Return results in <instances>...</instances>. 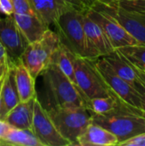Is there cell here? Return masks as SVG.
Instances as JSON below:
<instances>
[{"label":"cell","instance_id":"obj_1","mask_svg":"<svg viewBox=\"0 0 145 146\" xmlns=\"http://www.w3.org/2000/svg\"><path fill=\"white\" fill-rule=\"evenodd\" d=\"M46 97L45 109L56 107H85L88 109V100L57 67L50 62L42 72Z\"/></svg>","mask_w":145,"mask_h":146},{"label":"cell","instance_id":"obj_2","mask_svg":"<svg viewBox=\"0 0 145 146\" xmlns=\"http://www.w3.org/2000/svg\"><path fill=\"white\" fill-rule=\"evenodd\" d=\"M83 12L75 9L66 11L54 25L60 42L75 56L96 60L101 56L91 43L82 23Z\"/></svg>","mask_w":145,"mask_h":146},{"label":"cell","instance_id":"obj_3","mask_svg":"<svg viewBox=\"0 0 145 146\" xmlns=\"http://www.w3.org/2000/svg\"><path fill=\"white\" fill-rule=\"evenodd\" d=\"M91 122L114 133L119 143L145 132L144 116L133 112L122 102L110 112L103 115H91Z\"/></svg>","mask_w":145,"mask_h":146},{"label":"cell","instance_id":"obj_4","mask_svg":"<svg viewBox=\"0 0 145 146\" xmlns=\"http://www.w3.org/2000/svg\"><path fill=\"white\" fill-rule=\"evenodd\" d=\"M46 110L58 132L71 145H78L79 135L91 123L90 110L85 107H56Z\"/></svg>","mask_w":145,"mask_h":146},{"label":"cell","instance_id":"obj_5","mask_svg":"<svg viewBox=\"0 0 145 146\" xmlns=\"http://www.w3.org/2000/svg\"><path fill=\"white\" fill-rule=\"evenodd\" d=\"M59 44L57 33L48 28L38 40L26 45L21 60L35 80L50 63L51 56Z\"/></svg>","mask_w":145,"mask_h":146},{"label":"cell","instance_id":"obj_6","mask_svg":"<svg viewBox=\"0 0 145 146\" xmlns=\"http://www.w3.org/2000/svg\"><path fill=\"white\" fill-rule=\"evenodd\" d=\"M72 60L77 86L88 101L94 98L108 97L112 93L96 68L94 60L80 57L73 53Z\"/></svg>","mask_w":145,"mask_h":146},{"label":"cell","instance_id":"obj_7","mask_svg":"<svg viewBox=\"0 0 145 146\" xmlns=\"http://www.w3.org/2000/svg\"><path fill=\"white\" fill-rule=\"evenodd\" d=\"M94 62L111 92H113L120 100L133 112L144 115L140 99L134 86L117 75L103 56L94 60Z\"/></svg>","mask_w":145,"mask_h":146},{"label":"cell","instance_id":"obj_8","mask_svg":"<svg viewBox=\"0 0 145 146\" xmlns=\"http://www.w3.org/2000/svg\"><path fill=\"white\" fill-rule=\"evenodd\" d=\"M91 7L110 15L139 44L145 45V13L126 9L117 3H94Z\"/></svg>","mask_w":145,"mask_h":146},{"label":"cell","instance_id":"obj_9","mask_svg":"<svg viewBox=\"0 0 145 146\" xmlns=\"http://www.w3.org/2000/svg\"><path fill=\"white\" fill-rule=\"evenodd\" d=\"M32 131L43 146H70L68 141L56 129L46 109L38 99H34Z\"/></svg>","mask_w":145,"mask_h":146},{"label":"cell","instance_id":"obj_10","mask_svg":"<svg viewBox=\"0 0 145 146\" xmlns=\"http://www.w3.org/2000/svg\"><path fill=\"white\" fill-rule=\"evenodd\" d=\"M85 14L102 27L115 50L124 46L141 44L132 36H131L114 17L108 13L91 7L85 12Z\"/></svg>","mask_w":145,"mask_h":146},{"label":"cell","instance_id":"obj_11","mask_svg":"<svg viewBox=\"0 0 145 146\" xmlns=\"http://www.w3.org/2000/svg\"><path fill=\"white\" fill-rule=\"evenodd\" d=\"M0 42L11 62L21 59L28 43L16 25L13 15L0 17Z\"/></svg>","mask_w":145,"mask_h":146},{"label":"cell","instance_id":"obj_12","mask_svg":"<svg viewBox=\"0 0 145 146\" xmlns=\"http://www.w3.org/2000/svg\"><path fill=\"white\" fill-rule=\"evenodd\" d=\"M28 1L35 15L38 16L48 27L54 26L66 11L73 8L64 0Z\"/></svg>","mask_w":145,"mask_h":146},{"label":"cell","instance_id":"obj_13","mask_svg":"<svg viewBox=\"0 0 145 146\" xmlns=\"http://www.w3.org/2000/svg\"><path fill=\"white\" fill-rule=\"evenodd\" d=\"M118 144L119 140L114 133L92 122L78 139L79 146H115Z\"/></svg>","mask_w":145,"mask_h":146},{"label":"cell","instance_id":"obj_14","mask_svg":"<svg viewBox=\"0 0 145 146\" xmlns=\"http://www.w3.org/2000/svg\"><path fill=\"white\" fill-rule=\"evenodd\" d=\"M20 98L17 92V87L15 79V70L13 62H9L8 64L4 81L1 92L0 104V119L4 120L6 115L20 103Z\"/></svg>","mask_w":145,"mask_h":146},{"label":"cell","instance_id":"obj_15","mask_svg":"<svg viewBox=\"0 0 145 146\" xmlns=\"http://www.w3.org/2000/svg\"><path fill=\"white\" fill-rule=\"evenodd\" d=\"M82 23L87 38L101 56H106L115 50L102 27L91 20L85 12L82 14Z\"/></svg>","mask_w":145,"mask_h":146},{"label":"cell","instance_id":"obj_16","mask_svg":"<svg viewBox=\"0 0 145 146\" xmlns=\"http://www.w3.org/2000/svg\"><path fill=\"white\" fill-rule=\"evenodd\" d=\"M16 25L27 43L38 40L48 27L35 14H13Z\"/></svg>","mask_w":145,"mask_h":146},{"label":"cell","instance_id":"obj_17","mask_svg":"<svg viewBox=\"0 0 145 146\" xmlns=\"http://www.w3.org/2000/svg\"><path fill=\"white\" fill-rule=\"evenodd\" d=\"M17 92L21 102H26L37 97L35 79L21 59L13 63Z\"/></svg>","mask_w":145,"mask_h":146},{"label":"cell","instance_id":"obj_18","mask_svg":"<svg viewBox=\"0 0 145 146\" xmlns=\"http://www.w3.org/2000/svg\"><path fill=\"white\" fill-rule=\"evenodd\" d=\"M34 98L26 102H20L5 116L6 121L12 127L32 130Z\"/></svg>","mask_w":145,"mask_h":146},{"label":"cell","instance_id":"obj_19","mask_svg":"<svg viewBox=\"0 0 145 146\" xmlns=\"http://www.w3.org/2000/svg\"><path fill=\"white\" fill-rule=\"evenodd\" d=\"M103 57L121 78L126 80L132 86L139 82V79L132 66L116 50L106 56H103Z\"/></svg>","mask_w":145,"mask_h":146},{"label":"cell","instance_id":"obj_20","mask_svg":"<svg viewBox=\"0 0 145 146\" xmlns=\"http://www.w3.org/2000/svg\"><path fill=\"white\" fill-rule=\"evenodd\" d=\"M0 146H43L32 130L11 127L0 140Z\"/></svg>","mask_w":145,"mask_h":146},{"label":"cell","instance_id":"obj_21","mask_svg":"<svg viewBox=\"0 0 145 146\" xmlns=\"http://www.w3.org/2000/svg\"><path fill=\"white\" fill-rule=\"evenodd\" d=\"M121 103L120 98L112 92L108 97H99L89 99L88 110L91 115H103L116 109Z\"/></svg>","mask_w":145,"mask_h":146},{"label":"cell","instance_id":"obj_22","mask_svg":"<svg viewBox=\"0 0 145 146\" xmlns=\"http://www.w3.org/2000/svg\"><path fill=\"white\" fill-rule=\"evenodd\" d=\"M116 50L130 63L145 69V45L135 44L121 47Z\"/></svg>","mask_w":145,"mask_h":146},{"label":"cell","instance_id":"obj_23","mask_svg":"<svg viewBox=\"0 0 145 146\" xmlns=\"http://www.w3.org/2000/svg\"><path fill=\"white\" fill-rule=\"evenodd\" d=\"M116 3L126 9L145 13V0H119Z\"/></svg>","mask_w":145,"mask_h":146},{"label":"cell","instance_id":"obj_24","mask_svg":"<svg viewBox=\"0 0 145 146\" xmlns=\"http://www.w3.org/2000/svg\"><path fill=\"white\" fill-rule=\"evenodd\" d=\"M14 14H35L28 0H12Z\"/></svg>","mask_w":145,"mask_h":146},{"label":"cell","instance_id":"obj_25","mask_svg":"<svg viewBox=\"0 0 145 146\" xmlns=\"http://www.w3.org/2000/svg\"><path fill=\"white\" fill-rule=\"evenodd\" d=\"M121 146H145V132L138 133L126 140L119 143Z\"/></svg>","mask_w":145,"mask_h":146},{"label":"cell","instance_id":"obj_26","mask_svg":"<svg viewBox=\"0 0 145 146\" xmlns=\"http://www.w3.org/2000/svg\"><path fill=\"white\" fill-rule=\"evenodd\" d=\"M73 8L80 12H86L92 5L93 3L91 0H64Z\"/></svg>","mask_w":145,"mask_h":146},{"label":"cell","instance_id":"obj_27","mask_svg":"<svg viewBox=\"0 0 145 146\" xmlns=\"http://www.w3.org/2000/svg\"><path fill=\"white\" fill-rule=\"evenodd\" d=\"M0 13L4 15H13L14 6L12 0H0Z\"/></svg>","mask_w":145,"mask_h":146},{"label":"cell","instance_id":"obj_28","mask_svg":"<svg viewBox=\"0 0 145 146\" xmlns=\"http://www.w3.org/2000/svg\"><path fill=\"white\" fill-rule=\"evenodd\" d=\"M134 88L136 89L139 99H140V103H141V107H142V110L144 112V115L145 117V86L139 80V82L136 85L133 86Z\"/></svg>","mask_w":145,"mask_h":146},{"label":"cell","instance_id":"obj_29","mask_svg":"<svg viewBox=\"0 0 145 146\" xmlns=\"http://www.w3.org/2000/svg\"><path fill=\"white\" fill-rule=\"evenodd\" d=\"M9 58L8 56L7 51L3 45V44L0 42V69L3 70L7 68L9 62Z\"/></svg>","mask_w":145,"mask_h":146},{"label":"cell","instance_id":"obj_30","mask_svg":"<svg viewBox=\"0 0 145 146\" xmlns=\"http://www.w3.org/2000/svg\"><path fill=\"white\" fill-rule=\"evenodd\" d=\"M11 127H12L6 121L0 119V140L7 134Z\"/></svg>","mask_w":145,"mask_h":146},{"label":"cell","instance_id":"obj_31","mask_svg":"<svg viewBox=\"0 0 145 146\" xmlns=\"http://www.w3.org/2000/svg\"><path fill=\"white\" fill-rule=\"evenodd\" d=\"M130 63V62H129ZM132 66V68H134V70H135V72H136V74H137V75H138V79H139V80L144 84L145 86V71L144 69H142V68H138V67H137V66H135V65H133V64H132V63H130Z\"/></svg>","mask_w":145,"mask_h":146},{"label":"cell","instance_id":"obj_32","mask_svg":"<svg viewBox=\"0 0 145 146\" xmlns=\"http://www.w3.org/2000/svg\"><path fill=\"white\" fill-rule=\"evenodd\" d=\"M8 68V67H7ZM6 71H7V68L6 70L0 75V104H1V92H2V87H3V81H4V78H5V74H6Z\"/></svg>","mask_w":145,"mask_h":146},{"label":"cell","instance_id":"obj_33","mask_svg":"<svg viewBox=\"0 0 145 146\" xmlns=\"http://www.w3.org/2000/svg\"><path fill=\"white\" fill-rule=\"evenodd\" d=\"M92 3H116L119 0H91Z\"/></svg>","mask_w":145,"mask_h":146},{"label":"cell","instance_id":"obj_34","mask_svg":"<svg viewBox=\"0 0 145 146\" xmlns=\"http://www.w3.org/2000/svg\"><path fill=\"white\" fill-rule=\"evenodd\" d=\"M7 67H8V66H7ZM6 68H5V69H3V70H1V69H0V75H1V74H2L5 70H6Z\"/></svg>","mask_w":145,"mask_h":146},{"label":"cell","instance_id":"obj_35","mask_svg":"<svg viewBox=\"0 0 145 146\" xmlns=\"http://www.w3.org/2000/svg\"><path fill=\"white\" fill-rule=\"evenodd\" d=\"M144 71H145V69H144Z\"/></svg>","mask_w":145,"mask_h":146}]
</instances>
